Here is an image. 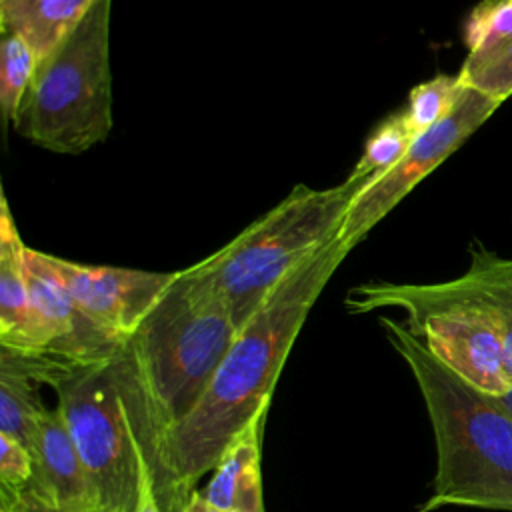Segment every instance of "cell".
<instances>
[{"instance_id":"obj_1","label":"cell","mask_w":512,"mask_h":512,"mask_svg":"<svg viewBox=\"0 0 512 512\" xmlns=\"http://www.w3.org/2000/svg\"><path fill=\"white\" fill-rule=\"evenodd\" d=\"M348 252L340 236L330 240L294 268L236 332L202 400L156 450L148 474L162 512H182L234 438L268 412L290 348Z\"/></svg>"},{"instance_id":"obj_2","label":"cell","mask_w":512,"mask_h":512,"mask_svg":"<svg viewBox=\"0 0 512 512\" xmlns=\"http://www.w3.org/2000/svg\"><path fill=\"white\" fill-rule=\"evenodd\" d=\"M236 332L228 306L184 268L112 358L148 470L166 432L202 400Z\"/></svg>"},{"instance_id":"obj_3","label":"cell","mask_w":512,"mask_h":512,"mask_svg":"<svg viewBox=\"0 0 512 512\" xmlns=\"http://www.w3.org/2000/svg\"><path fill=\"white\" fill-rule=\"evenodd\" d=\"M380 326L418 384L436 442L432 494L416 512H512V414L440 362L402 322L380 318Z\"/></svg>"},{"instance_id":"obj_4","label":"cell","mask_w":512,"mask_h":512,"mask_svg":"<svg viewBox=\"0 0 512 512\" xmlns=\"http://www.w3.org/2000/svg\"><path fill=\"white\" fill-rule=\"evenodd\" d=\"M374 180L348 174L322 190L298 184L226 246L188 268L228 306L240 330L294 268L340 236L352 202Z\"/></svg>"},{"instance_id":"obj_5","label":"cell","mask_w":512,"mask_h":512,"mask_svg":"<svg viewBox=\"0 0 512 512\" xmlns=\"http://www.w3.org/2000/svg\"><path fill=\"white\" fill-rule=\"evenodd\" d=\"M112 0H94L68 38L38 60L12 118L28 142L58 154H80L112 132L110 70Z\"/></svg>"},{"instance_id":"obj_6","label":"cell","mask_w":512,"mask_h":512,"mask_svg":"<svg viewBox=\"0 0 512 512\" xmlns=\"http://www.w3.org/2000/svg\"><path fill=\"white\" fill-rule=\"evenodd\" d=\"M344 304L350 314L398 308L404 326L464 380L494 396L512 388L494 316L466 272L434 284L370 280L350 288Z\"/></svg>"},{"instance_id":"obj_7","label":"cell","mask_w":512,"mask_h":512,"mask_svg":"<svg viewBox=\"0 0 512 512\" xmlns=\"http://www.w3.org/2000/svg\"><path fill=\"white\" fill-rule=\"evenodd\" d=\"M56 394V408L90 484L94 512H136L148 466L118 392L112 360L80 368Z\"/></svg>"},{"instance_id":"obj_8","label":"cell","mask_w":512,"mask_h":512,"mask_svg":"<svg viewBox=\"0 0 512 512\" xmlns=\"http://www.w3.org/2000/svg\"><path fill=\"white\" fill-rule=\"evenodd\" d=\"M500 106V102L464 86L446 118L414 136L402 160L376 178L352 202L340 230L342 244L352 250L366 234L406 198V194L456 152Z\"/></svg>"},{"instance_id":"obj_9","label":"cell","mask_w":512,"mask_h":512,"mask_svg":"<svg viewBox=\"0 0 512 512\" xmlns=\"http://www.w3.org/2000/svg\"><path fill=\"white\" fill-rule=\"evenodd\" d=\"M48 270L74 302L106 332L130 338L176 278V272H148L120 266H92L40 252Z\"/></svg>"},{"instance_id":"obj_10","label":"cell","mask_w":512,"mask_h":512,"mask_svg":"<svg viewBox=\"0 0 512 512\" xmlns=\"http://www.w3.org/2000/svg\"><path fill=\"white\" fill-rule=\"evenodd\" d=\"M26 282L36 316L48 336L46 352L78 366L112 360L126 340L98 326L48 270L42 254L26 246Z\"/></svg>"},{"instance_id":"obj_11","label":"cell","mask_w":512,"mask_h":512,"mask_svg":"<svg viewBox=\"0 0 512 512\" xmlns=\"http://www.w3.org/2000/svg\"><path fill=\"white\" fill-rule=\"evenodd\" d=\"M26 446L34 460L30 490L54 508L94 512L90 484L60 410L44 408L32 422Z\"/></svg>"},{"instance_id":"obj_12","label":"cell","mask_w":512,"mask_h":512,"mask_svg":"<svg viewBox=\"0 0 512 512\" xmlns=\"http://www.w3.org/2000/svg\"><path fill=\"white\" fill-rule=\"evenodd\" d=\"M0 346L22 352L48 348L26 282V244L4 192L0 194Z\"/></svg>"},{"instance_id":"obj_13","label":"cell","mask_w":512,"mask_h":512,"mask_svg":"<svg viewBox=\"0 0 512 512\" xmlns=\"http://www.w3.org/2000/svg\"><path fill=\"white\" fill-rule=\"evenodd\" d=\"M268 412L252 420L228 446L200 494L226 512H266L262 494L260 444Z\"/></svg>"},{"instance_id":"obj_14","label":"cell","mask_w":512,"mask_h":512,"mask_svg":"<svg viewBox=\"0 0 512 512\" xmlns=\"http://www.w3.org/2000/svg\"><path fill=\"white\" fill-rule=\"evenodd\" d=\"M94 0H0V28L20 34L38 60L54 52Z\"/></svg>"},{"instance_id":"obj_15","label":"cell","mask_w":512,"mask_h":512,"mask_svg":"<svg viewBox=\"0 0 512 512\" xmlns=\"http://www.w3.org/2000/svg\"><path fill=\"white\" fill-rule=\"evenodd\" d=\"M466 276L486 300L504 348L506 368L512 376V258L482 246L470 244Z\"/></svg>"},{"instance_id":"obj_16","label":"cell","mask_w":512,"mask_h":512,"mask_svg":"<svg viewBox=\"0 0 512 512\" xmlns=\"http://www.w3.org/2000/svg\"><path fill=\"white\" fill-rule=\"evenodd\" d=\"M0 30V108L4 120H12L34 78L38 56L20 34L4 28Z\"/></svg>"},{"instance_id":"obj_17","label":"cell","mask_w":512,"mask_h":512,"mask_svg":"<svg viewBox=\"0 0 512 512\" xmlns=\"http://www.w3.org/2000/svg\"><path fill=\"white\" fill-rule=\"evenodd\" d=\"M464 84L460 74H436L430 80L416 84L408 94V104L402 116L414 136L426 132L450 114L458 102Z\"/></svg>"},{"instance_id":"obj_18","label":"cell","mask_w":512,"mask_h":512,"mask_svg":"<svg viewBox=\"0 0 512 512\" xmlns=\"http://www.w3.org/2000/svg\"><path fill=\"white\" fill-rule=\"evenodd\" d=\"M414 134L410 132L402 112L388 116L378 128L368 136L362 156L358 158L352 176H374L380 178L390 168H394L406 150L410 148Z\"/></svg>"},{"instance_id":"obj_19","label":"cell","mask_w":512,"mask_h":512,"mask_svg":"<svg viewBox=\"0 0 512 512\" xmlns=\"http://www.w3.org/2000/svg\"><path fill=\"white\" fill-rule=\"evenodd\" d=\"M512 40V0H480L464 22L468 56H480Z\"/></svg>"},{"instance_id":"obj_20","label":"cell","mask_w":512,"mask_h":512,"mask_svg":"<svg viewBox=\"0 0 512 512\" xmlns=\"http://www.w3.org/2000/svg\"><path fill=\"white\" fill-rule=\"evenodd\" d=\"M458 74L464 86L502 104L512 96V40L486 54L466 56Z\"/></svg>"},{"instance_id":"obj_21","label":"cell","mask_w":512,"mask_h":512,"mask_svg":"<svg viewBox=\"0 0 512 512\" xmlns=\"http://www.w3.org/2000/svg\"><path fill=\"white\" fill-rule=\"evenodd\" d=\"M34 480V460L30 448L0 432V500L14 498L28 490Z\"/></svg>"},{"instance_id":"obj_22","label":"cell","mask_w":512,"mask_h":512,"mask_svg":"<svg viewBox=\"0 0 512 512\" xmlns=\"http://www.w3.org/2000/svg\"><path fill=\"white\" fill-rule=\"evenodd\" d=\"M0 510H6V512H68V510L50 506L48 502L38 498L30 488L16 494L14 498L0 500Z\"/></svg>"},{"instance_id":"obj_23","label":"cell","mask_w":512,"mask_h":512,"mask_svg":"<svg viewBox=\"0 0 512 512\" xmlns=\"http://www.w3.org/2000/svg\"><path fill=\"white\" fill-rule=\"evenodd\" d=\"M182 512H226V510H220L218 506L210 504V502L200 494V490H194L192 496L188 498V502L184 504Z\"/></svg>"},{"instance_id":"obj_24","label":"cell","mask_w":512,"mask_h":512,"mask_svg":"<svg viewBox=\"0 0 512 512\" xmlns=\"http://www.w3.org/2000/svg\"><path fill=\"white\" fill-rule=\"evenodd\" d=\"M136 512H162L160 506H158V500H156V496H154V490H152L150 474H148L146 480H144L142 498H140V504H138V510H136Z\"/></svg>"},{"instance_id":"obj_25","label":"cell","mask_w":512,"mask_h":512,"mask_svg":"<svg viewBox=\"0 0 512 512\" xmlns=\"http://www.w3.org/2000/svg\"><path fill=\"white\" fill-rule=\"evenodd\" d=\"M498 398V402L512 414V388L508 390V392H504V394H500V396H496Z\"/></svg>"},{"instance_id":"obj_26","label":"cell","mask_w":512,"mask_h":512,"mask_svg":"<svg viewBox=\"0 0 512 512\" xmlns=\"http://www.w3.org/2000/svg\"><path fill=\"white\" fill-rule=\"evenodd\" d=\"M0 512H6V510H0Z\"/></svg>"}]
</instances>
